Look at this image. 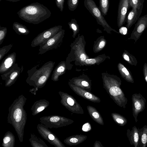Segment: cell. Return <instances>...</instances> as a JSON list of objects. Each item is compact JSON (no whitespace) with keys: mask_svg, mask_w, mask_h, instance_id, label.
I'll return each mask as SVG.
<instances>
[{"mask_svg":"<svg viewBox=\"0 0 147 147\" xmlns=\"http://www.w3.org/2000/svg\"><path fill=\"white\" fill-rule=\"evenodd\" d=\"M82 84L83 86H88L89 85L88 83L85 81H83L82 82Z\"/></svg>","mask_w":147,"mask_h":147,"instance_id":"38","label":"cell"},{"mask_svg":"<svg viewBox=\"0 0 147 147\" xmlns=\"http://www.w3.org/2000/svg\"><path fill=\"white\" fill-rule=\"evenodd\" d=\"M10 140V138L8 137L5 138L3 140V142L4 143H7Z\"/></svg>","mask_w":147,"mask_h":147,"instance_id":"33","label":"cell"},{"mask_svg":"<svg viewBox=\"0 0 147 147\" xmlns=\"http://www.w3.org/2000/svg\"><path fill=\"white\" fill-rule=\"evenodd\" d=\"M70 141L72 143H76L78 141V140L75 138H72L70 139Z\"/></svg>","mask_w":147,"mask_h":147,"instance_id":"37","label":"cell"},{"mask_svg":"<svg viewBox=\"0 0 147 147\" xmlns=\"http://www.w3.org/2000/svg\"><path fill=\"white\" fill-rule=\"evenodd\" d=\"M115 118L116 121L121 125L124 126L127 123V119L124 117L119 115H115Z\"/></svg>","mask_w":147,"mask_h":147,"instance_id":"22","label":"cell"},{"mask_svg":"<svg viewBox=\"0 0 147 147\" xmlns=\"http://www.w3.org/2000/svg\"><path fill=\"white\" fill-rule=\"evenodd\" d=\"M23 67H20L18 63L15 64L6 72L1 74L2 79L6 80L7 83L9 84L14 82L18 78L23 71Z\"/></svg>","mask_w":147,"mask_h":147,"instance_id":"8","label":"cell"},{"mask_svg":"<svg viewBox=\"0 0 147 147\" xmlns=\"http://www.w3.org/2000/svg\"><path fill=\"white\" fill-rule=\"evenodd\" d=\"M90 126L89 124L86 123L82 127V130L85 131H87L90 129Z\"/></svg>","mask_w":147,"mask_h":147,"instance_id":"28","label":"cell"},{"mask_svg":"<svg viewBox=\"0 0 147 147\" xmlns=\"http://www.w3.org/2000/svg\"><path fill=\"white\" fill-rule=\"evenodd\" d=\"M61 28L60 26H55L43 31L33 40L31 43V47H35L44 44L60 32Z\"/></svg>","mask_w":147,"mask_h":147,"instance_id":"3","label":"cell"},{"mask_svg":"<svg viewBox=\"0 0 147 147\" xmlns=\"http://www.w3.org/2000/svg\"><path fill=\"white\" fill-rule=\"evenodd\" d=\"M122 56L123 59L130 65L134 66L137 65L138 61L136 58L127 51H124Z\"/></svg>","mask_w":147,"mask_h":147,"instance_id":"15","label":"cell"},{"mask_svg":"<svg viewBox=\"0 0 147 147\" xmlns=\"http://www.w3.org/2000/svg\"><path fill=\"white\" fill-rule=\"evenodd\" d=\"M62 33V31L59 32L45 43L39 46L38 54L42 55L49 51L57 49L61 40Z\"/></svg>","mask_w":147,"mask_h":147,"instance_id":"6","label":"cell"},{"mask_svg":"<svg viewBox=\"0 0 147 147\" xmlns=\"http://www.w3.org/2000/svg\"><path fill=\"white\" fill-rule=\"evenodd\" d=\"M92 116L95 119H98L99 117V114L96 112H94L92 114Z\"/></svg>","mask_w":147,"mask_h":147,"instance_id":"36","label":"cell"},{"mask_svg":"<svg viewBox=\"0 0 147 147\" xmlns=\"http://www.w3.org/2000/svg\"><path fill=\"white\" fill-rule=\"evenodd\" d=\"M13 28L19 35H27L30 32L29 30L26 27L17 24H13Z\"/></svg>","mask_w":147,"mask_h":147,"instance_id":"16","label":"cell"},{"mask_svg":"<svg viewBox=\"0 0 147 147\" xmlns=\"http://www.w3.org/2000/svg\"><path fill=\"white\" fill-rule=\"evenodd\" d=\"M22 112L21 110L20 109H17L14 111L13 114V118L14 119L22 117Z\"/></svg>","mask_w":147,"mask_h":147,"instance_id":"24","label":"cell"},{"mask_svg":"<svg viewBox=\"0 0 147 147\" xmlns=\"http://www.w3.org/2000/svg\"><path fill=\"white\" fill-rule=\"evenodd\" d=\"M143 71L144 79L147 83V63H146L144 65Z\"/></svg>","mask_w":147,"mask_h":147,"instance_id":"26","label":"cell"},{"mask_svg":"<svg viewBox=\"0 0 147 147\" xmlns=\"http://www.w3.org/2000/svg\"><path fill=\"white\" fill-rule=\"evenodd\" d=\"M118 67L122 76L126 81L129 82L134 83V78L129 70L120 63L118 64Z\"/></svg>","mask_w":147,"mask_h":147,"instance_id":"13","label":"cell"},{"mask_svg":"<svg viewBox=\"0 0 147 147\" xmlns=\"http://www.w3.org/2000/svg\"><path fill=\"white\" fill-rule=\"evenodd\" d=\"M144 0H129V8L140 9L143 6Z\"/></svg>","mask_w":147,"mask_h":147,"instance_id":"19","label":"cell"},{"mask_svg":"<svg viewBox=\"0 0 147 147\" xmlns=\"http://www.w3.org/2000/svg\"><path fill=\"white\" fill-rule=\"evenodd\" d=\"M131 100L133 115L136 123L138 121L137 117L139 114L145 109L146 100L140 93L133 94Z\"/></svg>","mask_w":147,"mask_h":147,"instance_id":"5","label":"cell"},{"mask_svg":"<svg viewBox=\"0 0 147 147\" xmlns=\"http://www.w3.org/2000/svg\"><path fill=\"white\" fill-rule=\"evenodd\" d=\"M147 27V14L140 18L128 40L132 39L136 42Z\"/></svg>","mask_w":147,"mask_h":147,"instance_id":"7","label":"cell"},{"mask_svg":"<svg viewBox=\"0 0 147 147\" xmlns=\"http://www.w3.org/2000/svg\"><path fill=\"white\" fill-rule=\"evenodd\" d=\"M84 5L85 7L96 19L98 24L105 27H109L99 7L93 0H84Z\"/></svg>","mask_w":147,"mask_h":147,"instance_id":"4","label":"cell"},{"mask_svg":"<svg viewBox=\"0 0 147 147\" xmlns=\"http://www.w3.org/2000/svg\"><path fill=\"white\" fill-rule=\"evenodd\" d=\"M139 132L138 147H146L147 145V125L139 129Z\"/></svg>","mask_w":147,"mask_h":147,"instance_id":"14","label":"cell"},{"mask_svg":"<svg viewBox=\"0 0 147 147\" xmlns=\"http://www.w3.org/2000/svg\"><path fill=\"white\" fill-rule=\"evenodd\" d=\"M80 59L82 61H84L86 59V57L85 54H81L80 56Z\"/></svg>","mask_w":147,"mask_h":147,"instance_id":"34","label":"cell"},{"mask_svg":"<svg viewBox=\"0 0 147 147\" xmlns=\"http://www.w3.org/2000/svg\"><path fill=\"white\" fill-rule=\"evenodd\" d=\"M67 102L69 105H70L72 106L74 104V100L70 98H69L67 99Z\"/></svg>","mask_w":147,"mask_h":147,"instance_id":"31","label":"cell"},{"mask_svg":"<svg viewBox=\"0 0 147 147\" xmlns=\"http://www.w3.org/2000/svg\"><path fill=\"white\" fill-rule=\"evenodd\" d=\"M60 119L58 117H51L50 119V121L53 122H57Z\"/></svg>","mask_w":147,"mask_h":147,"instance_id":"30","label":"cell"},{"mask_svg":"<svg viewBox=\"0 0 147 147\" xmlns=\"http://www.w3.org/2000/svg\"><path fill=\"white\" fill-rule=\"evenodd\" d=\"M44 109V107H39L37 109V111L38 112H40L42 111Z\"/></svg>","mask_w":147,"mask_h":147,"instance_id":"40","label":"cell"},{"mask_svg":"<svg viewBox=\"0 0 147 147\" xmlns=\"http://www.w3.org/2000/svg\"><path fill=\"white\" fill-rule=\"evenodd\" d=\"M105 45V42L104 41H101L99 45V47L102 48L104 47Z\"/></svg>","mask_w":147,"mask_h":147,"instance_id":"35","label":"cell"},{"mask_svg":"<svg viewBox=\"0 0 147 147\" xmlns=\"http://www.w3.org/2000/svg\"><path fill=\"white\" fill-rule=\"evenodd\" d=\"M48 138L50 140H53L55 139V137L52 134H50L49 135Z\"/></svg>","mask_w":147,"mask_h":147,"instance_id":"39","label":"cell"},{"mask_svg":"<svg viewBox=\"0 0 147 147\" xmlns=\"http://www.w3.org/2000/svg\"><path fill=\"white\" fill-rule=\"evenodd\" d=\"M129 0H120L117 12V24L121 27L126 21L127 13L129 8Z\"/></svg>","mask_w":147,"mask_h":147,"instance_id":"9","label":"cell"},{"mask_svg":"<svg viewBox=\"0 0 147 147\" xmlns=\"http://www.w3.org/2000/svg\"><path fill=\"white\" fill-rule=\"evenodd\" d=\"M43 9L39 6L30 5L26 7L21 10V16L23 19L28 22L35 24L34 19L38 18L43 16Z\"/></svg>","mask_w":147,"mask_h":147,"instance_id":"2","label":"cell"},{"mask_svg":"<svg viewBox=\"0 0 147 147\" xmlns=\"http://www.w3.org/2000/svg\"><path fill=\"white\" fill-rule=\"evenodd\" d=\"M85 96L88 99H91L93 97L92 94L88 92H86L84 94Z\"/></svg>","mask_w":147,"mask_h":147,"instance_id":"32","label":"cell"},{"mask_svg":"<svg viewBox=\"0 0 147 147\" xmlns=\"http://www.w3.org/2000/svg\"><path fill=\"white\" fill-rule=\"evenodd\" d=\"M143 6L140 9L132 8L129 12L126 18V27L129 29L138 20L142 12Z\"/></svg>","mask_w":147,"mask_h":147,"instance_id":"11","label":"cell"},{"mask_svg":"<svg viewBox=\"0 0 147 147\" xmlns=\"http://www.w3.org/2000/svg\"><path fill=\"white\" fill-rule=\"evenodd\" d=\"M16 54L13 52L8 55L3 59L0 65V74L4 73L16 63Z\"/></svg>","mask_w":147,"mask_h":147,"instance_id":"10","label":"cell"},{"mask_svg":"<svg viewBox=\"0 0 147 147\" xmlns=\"http://www.w3.org/2000/svg\"><path fill=\"white\" fill-rule=\"evenodd\" d=\"M79 0H68L67 5L69 9L73 11L77 8Z\"/></svg>","mask_w":147,"mask_h":147,"instance_id":"21","label":"cell"},{"mask_svg":"<svg viewBox=\"0 0 147 147\" xmlns=\"http://www.w3.org/2000/svg\"><path fill=\"white\" fill-rule=\"evenodd\" d=\"M65 0H56L57 4L58 7L62 11Z\"/></svg>","mask_w":147,"mask_h":147,"instance_id":"25","label":"cell"},{"mask_svg":"<svg viewBox=\"0 0 147 147\" xmlns=\"http://www.w3.org/2000/svg\"><path fill=\"white\" fill-rule=\"evenodd\" d=\"M55 64V62L49 61L39 69H37L38 65L32 67L27 71V80L36 82L39 84H44L50 76Z\"/></svg>","mask_w":147,"mask_h":147,"instance_id":"1","label":"cell"},{"mask_svg":"<svg viewBox=\"0 0 147 147\" xmlns=\"http://www.w3.org/2000/svg\"><path fill=\"white\" fill-rule=\"evenodd\" d=\"M119 32L123 35H125L127 33V28L125 27H121L119 29Z\"/></svg>","mask_w":147,"mask_h":147,"instance_id":"27","label":"cell"},{"mask_svg":"<svg viewBox=\"0 0 147 147\" xmlns=\"http://www.w3.org/2000/svg\"><path fill=\"white\" fill-rule=\"evenodd\" d=\"M7 28L6 27H0V45H1L5 38L7 33Z\"/></svg>","mask_w":147,"mask_h":147,"instance_id":"23","label":"cell"},{"mask_svg":"<svg viewBox=\"0 0 147 147\" xmlns=\"http://www.w3.org/2000/svg\"><path fill=\"white\" fill-rule=\"evenodd\" d=\"M96 60L94 59H88L86 60V63L88 64H94L96 62Z\"/></svg>","mask_w":147,"mask_h":147,"instance_id":"29","label":"cell"},{"mask_svg":"<svg viewBox=\"0 0 147 147\" xmlns=\"http://www.w3.org/2000/svg\"><path fill=\"white\" fill-rule=\"evenodd\" d=\"M139 130L136 126H133L131 130L128 129L127 136L130 144L135 147H138L139 142Z\"/></svg>","mask_w":147,"mask_h":147,"instance_id":"12","label":"cell"},{"mask_svg":"<svg viewBox=\"0 0 147 147\" xmlns=\"http://www.w3.org/2000/svg\"><path fill=\"white\" fill-rule=\"evenodd\" d=\"M65 67L63 65H58L53 71L51 79L53 81H57L59 76L65 70Z\"/></svg>","mask_w":147,"mask_h":147,"instance_id":"18","label":"cell"},{"mask_svg":"<svg viewBox=\"0 0 147 147\" xmlns=\"http://www.w3.org/2000/svg\"><path fill=\"white\" fill-rule=\"evenodd\" d=\"M99 8L104 16L107 15L109 7V0H99Z\"/></svg>","mask_w":147,"mask_h":147,"instance_id":"17","label":"cell"},{"mask_svg":"<svg viewBox=\"0 0 147 147\" xmlns=\"http://www.w3.org/2000/svg\"><path fill=\"white\" fill-rule=\"evenodd\" d=\"M12 44L7 45L0 48V60L13 47Z\"/></svg>","mask_w":147,"mask_h":147,"instance_id":"20","label":"cell"}]
</instances>
